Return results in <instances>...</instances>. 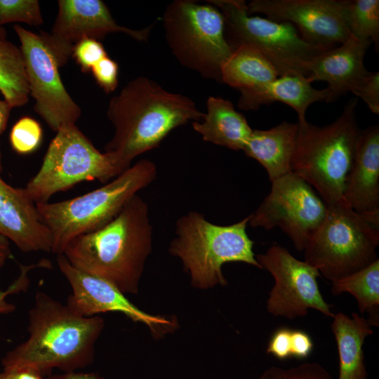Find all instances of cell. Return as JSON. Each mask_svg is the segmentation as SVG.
Listing matches in <instances>:
<instances>
[{"label":"cell","instance_id":"obj_1","mask_svg":"<svg viewBox=\"0 0 379 379\" xmlns=\"http://www.w3.org/2000/svg\"><path fill=\"white\" fill-rule=\"evenodd\" d=\"M204 116L190 98L138 77L109 102L107 117L114 131L105 152L124 171L135 157L157 147L172 130Z\"/></svg>","mask_w":379,"mask_h":379},{"label":"cell","instance_id":"obj_2","mask_svg":"<svg viewBox=\"0 0 379 379\" xmlns=\"http://www.w3.org/2000/svg\"><path fill=\"white\" fill-rule=\"evenodd\" d=\"M104 327L102 317L79 315L37 291L28 313V337L2 358L3 369L31 367L46 374L53 368L65 372L84 368L93 361Z\"/></svg>","mask_w":379,"mask_h":379},{"label":"cell","instance_id":"obj_3","mask_svg":"<svg viewBox=\"0 0 379 379\" xmlns=\"http://www.w3.org/2000/svg\"><path fill=\"white\" fill-rule=\"evenodd\" d=\"M152 247L148 206L136 194L111 221L72 239L62 254L74 267L136 294Z\"/></svg>","mask_w":379,"mask_h":379},{"label":"cell","instance_id":"obj_4","mask_svg":"<svg viewBox=\"0 0 379 379\" xmlns=\"http://www.w3.org/2000/svg\"><path fill=\"white\" fill-rule=\"evenodd\" d=\"M358 98L348 101L333 122L324 126L298 121L291 172L309 183L326 205L343 201L345 182L361 134L356 118Z\"/></svg>","mask_w":379,"mask_h":379},{"label":"cell","instance_id":"obj_5","mask_svg":"<svg viewBox=\"0 0 379 379\" xmlns=\"http://www.w3.org/2000/svg\"><path fill=\"white\" fill-rule=\"evenodd\" d=\"M157 174L154 163L142 159L88 193L61 201L36 204L51 232V252L62 254L72 239L108 223L133 197L156 179Z\"/></svg>","mask_w":379,"mask_h":379},{"label":"cell","instance_id":"obj_6","mask_svg":"<svg viewBox=\"0 0 379 379\" xmlns=\"http://www.w3.org/2000/svg\"><path fill=\"white\" fill-rule=\"evenodd\" d=\"M249 218L248 215L226 226L208 221L197 211L178 218L169 252L180 258L194 287L225 286L222 266L227 262H242L262 269L253 251V241L246 232Z\"/></svg>","mask_w":379,"mask_h":379},{"label":"cell","instance_id":"obj_7","mask_svg":"<svg viewBox=\"0 0 379 379\" xmlns=\"http://www.w3.org/2000/svg\"><path fill=\"white\" fill-rule=\"evenodd\" d=\"M163 22L176 59L201 77L220 82L222 66L234 51L225 36L221 12L209 3L176 0L167 6Z\"/></svg>","mask_w":379,"mask_h":379},{"label":"cell","instance_id":"obj_8","mask_svg":"<svg viewBox=\"0 0 379 379\" xmlns=\"http://www.w3.org/2000/svg\"><path fill=\"white\" fill-rule=\"evenodd\" d=\"M222 14L225 36L234 50L241 45L257 48L279 76L307 77L312 62L331 49L305 41L291 23L252 16L243 0H210Z\"/></svg>","mask_w":379,"mask_h":379},{"label":"cell","instance_id":"obj_9","mask_svg":"<svg viewBox=\"0 0 379 379\" xmlns=\"http://www.w3.org/2000/svg\"><path fill=\"white\" fill-rule=\"evenodd\" d=\"M379 228L342 201L327 205L324 220L303 251L305 261L333 282L377 260Z\"/></svg>","mask_w":379,"mask_h":379},{"label":"cell","instance_id":"obj_10","mask_svg":"<svg viewBox=\"0 0 379 379\" xmlns=\"http://www.w3.org/2000/svg\"><path fill=\"white\" fill-rule=\"evenodd\" d=\"M124 171L113 157L97 149L76 124L60 128L50 142L40 168L25 189L36 204L84 182L107 183Z\"/></svg>","mask_w":379,"mask_h":379},{"label":"cell","instance_id":"obj_11","mask_svg":"<svg viewBox=\"0 0 379 379\" xmlns=\"http://www.w3.org/2000/svg\"><path fill=\"white\" fill-rule=\"evenodd\" d=\"M270 193L248 223L266 230L279 227L302 251L324 220L327 205L305 180L289 173L272 182Z\"/></svg>","mask_w":379,"mask_h":379},{"label":"cell","instance_id":"obj_12","mask_svg":"<svg viewBox=\"0 0 379 379\" xmlns=\"http://www.w3.org/2000/svg\"><path fill=\"white\" fill-rule=\"evenodd\" d=\"M20 41L34 109L55 132L76 124L81 110L65 88L55 57L41 35L20 25L13 27Z\"/></svg>","mask_w":379,"mask_h":379},{"label":"cell","instance_id":"obj_13","mask_svg":"<svg viewBox=\"0 0 379 379\" xmlns=\"http://www.w3.org/2000/svg\"><path fill=\"white\" fill-rule=\"evenodd\" d=\"M256 260L273 277L274 284L269 293L267 310L274 317L294 319L305 316L309 309L327 317L333 316L324 300L317 278V268L293 257L284 247L274 244Z\"/></svg>","mask_w":379,"mask_h":379},{"label":"cell","instance_id":"obj_14","mask_svg":"<svg viewBox=\"0 0 379 379\" xmlns=\"http://www.w3.org/2000/svg\"><path fill=\"white\" fill-rule=\"evenodd\" d=\"M350 0H253L248 14H264L275 22L291 23L307 42L327 48L350 37Z\"/></svg>","mask_w":379,"mask_h":379},{"label":"cell","instance_id":"obj_15","mask_svg":"<svg viewBox=\"0 0 379 379\" xmlns=\"http://www.w3.org/2000/svg\"><path fill=\"white\" fill-rule=\"evenodd\" d=\"M152 27L138 30L118 25L100 0H60L51 32H41L40 34L62 67L72 55L74 46L83 39L98 40L108 34L124 33L137 41H146Z\"/></svg>","mask_w":379,"mask_h":379},{"label":"cell","instance_id":"obj_16","mask_svg":"<svg viewBox=\"0 0 379 379\" xmlns=\"http://www.w3.org/2000/svg\"><path fill=\"white\" fill-rule=\"evenodd\" d=\"M57 263L72 289L66 304L76 314L93 317L108 312H121L147 326L155 338L177 328L175 319L141 310L111 283L74 267L62 254L58 255Z\"/></svg>","mask_w":379,"mask_h":379},{"label":"cell","instance_id":"obj_17","mask_svg":"<svg viewBox=\"0 0 379 379\" xmlns=\"http://www.w3.org/2000/svg\"><path fill=\"white\" fill-rule=\"evenodd\" d=\"M343 201L367 222L379 228V127L361 131L346 179Z\"/></svg>","mask_w":379,"mask_h":379},{"label":"cell","instance_id":"obj_18","mask_svg":"<svg viewBox=\"0 0 379 379\" xmlns=\"http://www.w3.org/2000/svg\"><path fill=\"white\" fill-rule=\"evenodd\" d=\"M0 235L22 252H51V232L25 188L6 183L0 175Z\"/></svg>","mask_w":379,"mask_h":379},{"label":"cell","instance_id":"obj_19","mask_svg":"<svg viewBox=\"0 0 379 379\" xmlns=\"http://www.w3.org/2000/svg\"><path fill=\"white\" fill-rule=\"evenodd\" d=\"M371 41L350 37L338 47L319 55L311 64L307 77L314 81L328 84L326 102H332L348 92H352L368 71L364 63Z\"/></svg>","mask_w":379,"mask_h":379},{"label":"cell","instance_id":"obj_20","mask_svg":"<svg viewBox=\"0 0 379 379\" xmlns=\"http://www.w3.org/2000/svg\"><path fill=\"white\" fill-rule=\"evenodd\" d=\"M328 91L316 89L307 77L297 75L279 76L255 89L240 92L238 107L257 110L262 105L281 102L291 107L298 120L305 119L307 107L315 102L326 101Z\"/></svg>","mask_w":379,"mask_h":379},{"label":"cell","instance_id":"obj_21","mask_svg":"<svg viewBox=\"0 0 379 379\" xmlns=\"http://www.w3.org/2000/svg\"><path fill=\"white\" fill-rule=\"evenodd\" d=\"M298 130V123L286 121L268 130H253L243 151L265 168L272 182L291 173Z\"/></svg>","mask_w":379,"mask_h":379},{"label":"cell","instance_id":"obj_22","mask_svg":"<svg viewBox=\"0 0 379 379\" xmlns=\"http://www.w3.org/2000/svg\"><path fill=\"white\" fill-rule=\"evenodd\" d=\"M207 112L192 127L204 140L233 150H244L253 131L244 116L232 102L220 97L207 100Z\"/></svg>","mask_w":379,"mask_h":379},{"label":"cell","instance_id":"obj_23","mask_svg":"<svg viewBox=\"0 0 379 379\" xmlns=\"http://www.w3.org/2000/svg\"><path fill=\"white\" fill-rule=\"evenodd\" d=\"M333 319L331 327L339 356L338 379H366L362 347L365 338L373 334L371 324L355 312L351 317L339 312Z\"/></svg>","mask_w":379,"mask_h":379},{"label":"cell","instance_id":"obj_24","mask_svg":"<svg viewBox=\"0 0 379 379\" xmlns=\"http://www.w3.org/2000/svg\"><path fill=\"white\" fill-rule=\"evenodd\" d=\"M279 77L273 64L255 46L236 48L221 68V81L239 92L266 84Z\"/></svg>","mask_w":379,"mask_h":379},{"label":"cell","instance_id":"obj_25","mask_svg":"<svg viewBox=\"0 0 379 379\" xmlns=\"http://www.w3.org/2000/svg\"><path fill=\"white\" fill-rule=\"evenodd\" d=\"M345 292L356 298L361 314L369 313L368 320L371 325L378 326L379 259L359 271L332 282L333 295Z\"/></svg>","mask_w":379,"mask_h":379},{"label":"cell","instance_id":"obj_26","mask_svg":"<svg viewBox=\"0 0 379 379\" xmlns=\"http://www.w3.org/2000/svg\"><path fill=\"white\" fill-rule=\"evenodd\" d=\"M0 92L12 108L26 105L29 87L21 50L0 39Z\"/></svg>","mask_w":379,"mask_h":379},{"label":"cell","instance_id":"obj_27","mask_svg":"<svg viewBox=\"0 0 379 379\" xmlns=\"http://www.w3.org/2000/svg\"><path fill=\"white\" fill-rule=\"evenodd\" d=\"M350 37L371 41L379 48V1L352 0L349 6Z\"/></svg>","mask_w":379,"mask_h":379},{"label":"cell","instance_id":"obj_28","mask_svg":"<svg viewBox=\"0 0 379 379\" xmlns=\"http://www.w3.org/2000/svg\"><path fill=\"white\" fill-rule=\"evenodd\" d=\"M37 27L44 20L37 0H0V27L11 22Z\"/></svg>","mask_w":379,"mask_h":379},{"label":"cell","instance_id":"obj_29","mask_svg":"<svg viewBox=\"0 0 379 379\" xmlns=\"http://www.w3.org/2000/svg\"><path fill=\"white\" fill-rule=\"evenodd\" d=\"M43 138L40 124L34 119L24 117L13 126L9 141L13 149L20 154H28L38 149Z\"/></svg>","mask_w":379,"mask_h":379},{"label":"cell","instance_id":"obj_30","mask_svg":"<svg viewBox=\"0 0 379 379\" xmlns=\"http://www.w3.org/2000/svg\"><path fill=\"white\" fill-rule=\"evenodd\" d=\"M257 379H334L317 362H305L296 366L281 368L272 366L265 370Z\"/></svg>","mask_w":379,"mask_h":379},{"label":"cell","instance_id":"obj_31","mask_svg":"<svg viewBox=\"0 0 379 379\" xmlns=\"http://www.w3.org/2000/svg\"><path fill=\"white\" fill-rule=\"evenodd\" d=\"M50 261L42 260L31 265H20V274L18 277L4 290L0 291V314H8L15 310V306L7 300L11 295L26 292L30 280L29 273L37 267H49Z\"/></svg>","mask_w":379,"mask_h":379},{"label":"cell","instance_id":"obj_32","mask_svg":"<svg viewBox=\"0 0 379 379\" xmlns=\"http://www.w3.org/2000/svg\"><path fill=\"white\" fill-rule=\"evenodd\" d=\"M72 55L83 72H87L101 59L107 56L102 44L97 39H85L73 48Z\"/></svg>","mask_w":379,"mask_h":379},{"label":"cell","instance_id":"obj_33","mask_svg":"<svg viewBox=\"0 0 379 379\" xmlns=\"http://www.w3.org/2000/svg\"><path fill=\"white\" fill-rule=\"evenodd\" d=\"M91 71L98 84L106 93L113 92L117 87L119 67L107 55L98 61Z\"/></svg>","mask_w":379,"mask_h":379},{"label":"cell","instance_id":"obj_34","mask_svg":"<svg viewBox=\"0 0 379 379\" xmlns=\"http://www.w3.org/2000/svg\"><path fill=\"white\" fill-rule=\"evenodd\" d=\"M352 93L357 98H361L373 113L379 114L378 72L368 71Z\"/></svg>","mask_w":379,"mask_h":379},{"label":"cell","instance_id":"obj_35","mask_svg":"<svg viewBox=\"0 0 379 379\" xmlns=\"http://www.w3.org/2000/svg\"><path fill=\"white\" fill-rule=\"evenodd\" d=\"M291 331L292 329L287 327H281L275 330L269 340L267 353L279 360L291 358Z\"/></svg>","mask_w":379,"mask_h":379},{"label":"cell","instance_id":"obj_36","mask_svg":"<svg viewBox=\"0 0 379 379\" xmlns=\"http://www.w3.org/2000/svg\"><path fill=\"white\" fill-rule=\"evenodd\" d=\"M313 342L310 336L304 331L292 329L291 357L299 359L307 358L313 350Z\"/></svg>","mask_w":379,"mask_h":379},{"label":"cell","instance_id":"obj_37","mask_svg":"<svg viewBox=\"0 0 379 379\" xmlns=\"http://www.w3.org/2000/svg\"><path fill=\"white\" fill-rule=\"evenodd\" d=\"M40 371L31 368L22 367L12 369H3L0 373V379H47Z\"/></svg>","mask_w":379,"mask_h":379},{"label":"cell","instance_id":"obj_38","mask_svg":"<svg viewBox=\"0 0 379 379\" xmlns=\"http://www.w3.org/2000/svg\"><path fill=\"white\" fill-rule=\"evenodd\" d=\"M47 379H103V378L95 373L71 371L65 372L64 374L50 376Z\"/></svg>","mask_w":379,"mask_h":379},{"label":"cell","instance_id":"obj_39","mask_svg":"<svg viewBox=\"0 0 379 379\" xmlns=\"http://www.w3.org/2000/svg\"><path fill=\"white\" fill-rule=\"evenodd\" d=\"M12 258L9 241L0 235V270L6 262Z\"/></svg>","mask_w":379,"mask_h":379},{"label":"cell","instance_id":"obj_40","mask_svg":"<svg viewBox=\"0 0 379 379\" xmlns=\"http://www.w3.org/2000/svg\"><path fill=\"white\" fill-rule=\"evenodd\" d=\"M12 107L4 99L0 100V135L6 129Z\"/></svg>","mask_w":379,"mask_h":379},{"label":"cell","instance_id":"obj_41","mask_svg":"<svg viewBox=\"0 0 379 379\" xmlns=\"http://www.w3.org/2000/svg\"><path fill=\"white\" fill-rule=\"evenodd\" d=\"M6 32L3 27H0V39H6Z\"/></svg>","mask_w":379,"mask_h":379},{"label":"cell","instance_id":"obj_42","mask_svg":"<svg viewBox=\"0 0 379 379\" xmlns=\"http://www.w3.org/2000/svg\"><path fill=\"white\" fill-rule=\"evenodd\" d=\"M3 170V166H2V161H1V153L0 150V173L2 172Z\"/></svg>","mask_w":379,"mask_h":379}]
</instances>
